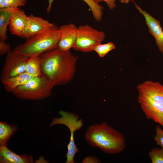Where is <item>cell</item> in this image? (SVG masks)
<instances>
[{
  "label": "cell",
  "instance_id": "1",
  "mask_svg": "<svg viewBox=\"0 0 163 163\" xmlns=\"http://www.w3.org/2000/svg\"><path fill=\"white\" fill-rule=\"evenodd\" d=\"M42 72L54 86L67 84L73 78L78 56L70 50H62L58 48L40 56Z\"/></svg>",
  "mask_w": 163,
  "mask_h": 163
},
{
  "label": "cell",
  "instance_id": "2",
  "mask_svg": "<svg viewBox=\"0 0 163 163\" xmlns=\"http://www.w3.org/2000/svg\"><path fill=\"white\" fill-rule=\"evenodd\" d=\"M92 148L97 147L105 153L115 154L126 147L125 138L120 132L108 125L106 122L89 126L85 136Z\"/></svg>",
  "mask_w": 163,
  "mask_h": 163
},
{
  "label": "cell",
  "instance_id": "3",
  "mask_svg": "<svg viewBox=\"0 0 163 163\" xmlns=\"http://www.w3.org/2000/svg\"><path fill=\"white\" fill-rule=\"evenodd\" d=\"M59 38V27L55 24L45 32L27 39L25 43L18 45L13 51L29 57L40 56L57 48Z\"/></svg>",
  "mask_w": 163,
  "mask_h": 163
},
{
  "label": "cell",
  "instance_id": "4",
  "mask_svg": "<svg viewBox=\"0 0 163 163\" xmlns=\"http://www.w3.org/2000/svg\"><path fill=\"white\" fill-rule=\"evenodd\" d=\"M54 86L49 78L42 73L40 76L34 77L18 87L12 93L21 99L40 101L50 96Z\"/></svg>",
  "mask_w": 163,
  "mask_h": 163
},
{
  "label": "cell",
  "instance_id": "5",
  "mask_svg": "<svg viewBox=\"0 0 163 163\" xmlns=\"http://www.w3.org/2000/svg\"><path fill=\"white\" fill-rule=\"evenodd\" d=\"M58 113L61 117L58 118H53L50 127V128L56 124H60L64 125L68 128L70 132V139L67 146V160L65 163H75L74 158L79 149L75 143L74 133L83 126V120L82 119H79L78 115L72 112L61 110L59 111Z\"/></svg>",
  "mask_w": 163,
  "mask_h": 163
},
{
  "label": "cell",
  "instance_id": "6",
  "mask_svg": "<svg viewBox=\"0 0 163 163\" xmlns=\"http://www.w3.org/2000/svg\"><path fill=\"white\" fill-rule=\"evenodd\" d=\"M105 37L104 33L88 24L80 25L78 27L76 38L72 48L83 52H90L94 47L101 43Z\"/></svg>",
  "mask_w": 163,
  "mask_h": 163
},
{
  "label": "cell",
  "instance_id": "7",
  "mask_svg": "<svg viewBox=\"0 0 163 163\" xmlns=\"http://www.w3.org/2000/svg\"><path fill=\"white\" fill-rule=\"evenodd\" d=\"M29 58L11 50L6 56L0 78L15 76L25 72L26 66Z\"/></svg>",
  "mask_w": 163,
  "mask_h": 163
},
{
  "label": "cell",
  "instance_id": "8",
  "mask_svg": "<svg viewBox=\"0 0 163 163\" xmlns=\"http://www.w3.org/2000/svg\"><path fill=\"white\" fill-rule=\"evenodd\" d=\"M137 100L146 118L163 127V105L139 94Z\"/></svg>",
  "mask_w": 163,
  "mask_h": 163
},
{
  "label": "cell",
  "instance_id": "9",
  "mask_svg": "<svg viewBox=\"0 0 163 163\" xmlns=\"http://www.w3.org/2000/svg\"><path fill=\"white\" fill-rule=\"evenodd\" d=\"M55 25L43 18L33 14L27 16L24 31L25 38L27 39L47 30Z\"/></svg>",
  "mask_w": 163,
  "mask_h": 163
},
{
  "label": "cell",
  "instance_id": "10",
  "mask_svg": "<svg viewBox=\"0 0 163 163\" xmlns=\"http://www.w3.org/2000/svg\"><path fill=\"white\" fill-rule=\"evenodd\" d=\"M78 27L72 23L62 25L59 27L60 38L58 48L67 51L72 48L76 41Z\"/></svg>",
  "mask_w": 163,
  "mask_h": 163
},
{
  "label": "cell",
  "instance_id": "11",
  "mask_svg": "<svg viewBox=\"0 0 163 163\" xmlns=\"http://www.w3.org/2000/svg\"><path fill=\"white\" fill-rule=\"evenodd\" d=\"M134 3L136 8L144 17L149 32L155 38L159 51L163 53V31L160 22Z\"/></svg>",
  "mask_w": 163,
  "mask_h": 163
},
{
  "label": "cell",
  "instance_id": "12",
  "mask_svg": "<svg viewBox=\"0 0 163 163\" xmlns=\"http://www.w3.org/2000/svg\"><path fill=\"white\" fill-rule=\"evenodd\" d=\"M139 94L163 105V85L158 82L147 80L137 86Z\"/></svg>",
  "mask_w": 163,
  "mask_h": 163
},
{
  "label": "cell",
  "instance_id": "13",
  "mask_svg": "<svg viewBox=\"0 0 163 163\" xmlns=\"http://www.w3.org/2000/svg\"><path fill=\"white\" fill-rule=\"evenodd\" d=\"M27 16L20 8L15 9L11 14L9 24V29L13 35L25 38L24 31Z\"/></svg>",
  "mask_w": 163,
  "mask_h": 163
},
{
  "label": "cell",
  "instance_id": "14",
  "mask_svg": "<svg viewBox=\"0 0 163 163\" xmlns=\"http://www.w3.org/2000/svg\"><path fill=\"white\" fill-rule=\"evenodd\" d=\"M34 159L31 155L17 154L7 146L0 145V163H32Z\"/></svg>",
  "mask_w": 163,
  "mask_h": 163
},
{
  "label": "cell",
  "instance_id": "15",
  "mask_svg": "<svg viewBox=\"0 0 163 163\" xmlns=\"http://www.w3.org/2000/svg\"><path fill=\"white\" fill-rule=\"evenodd\" d=\"M34 77L33 76L24 72L15 76L0 79L5 90L12 93L18 87L25 84Z\"/></svg>",
  "mask_w": 163,
  "mask_h": 163
},
{
  "label": "cell",
  "instance_id": "16",
  "mask_svg": "<svg viewBox=\"0 0 163 163\" xmlns=\"http://www.w3.org/2000/svg\"><path fill=\"white\" fill-rule=\"evenodd\" d=\"M16 8L6 7L0 8V40L5 41L7 39V26L12 13Z\"/></svg>",
  "mask_w": 163,
  "mask_h": 163
},
{
  "label": "cell",
  "instance_id": "17",
  "mask_svg": "<svg viewBox=\"0 0 163 163\" xmlns=\"http://www.w3.org/2000/svg\"><path fill=\"white\" fill-rule=\"evenodd\" d=\"M18 130L16 126L0 121V145L7 146L10 138Z\"/></svg>",
  "mask_w": 163,
  "mask_h": 163
},
{
  "label": "cell",
  "instance_id": "18",
  "mask_svg": "<svg viewBox=\"0 0 163 163\" xmlns=\"http://www.w3.org/2000/svg\"><path fill=\"white\" fill-rule=\"evenodd\" d=\"M89 7L92 14L95 20L98 22L102 19L104 7L93 0H82ZM54 0H48V4L46 8L47 13L50 12Z\"/></svg>",
  "mask_w": 163,
  "mask_h": 163
},
{
  "label": "cell",
  "instance_id": "19",
  "mask_svg": "<svg viewBox=\"0 0 163 163\" xmlns=\"http://www.w3.org/2000/svg\"><path fill=\"white\" fill-rule=\"evenodd\" d=\"M25 72L34 77L41 75V64L40 56L29 57L26 64Z\"/></svg>",
  "mask_w": 163,
  "mask_h": 163
},
{
  "label": "cell",
  "instance_id": "20",
  "mask_svg": "<svg viewBox=\"0 0 163 163\" xmlns=\"http://www.w3.org/2000/svg\"><path fill=\"white\" fill-rule=\"evenodd\" d=\"M115 48L114 44L111 42L106 43L99 44L95 46L93 50L96 52L101 57H104L107 53Z\"/></svg>",
  "mask_w": 163,
  "mask_h": 163
},
{
  "label": "cell",
  "instance_id": "21",
  "mask_svg": "<svg viewBox=\"0 0 163 163\" xmlns=\"http://www.w3.org/2000/svg\"><path fill=\"white\" fill-rule=\"evenodd\" d=\"M152 163H163V148L156 147L152 149L149 153Z\"/></svg>",
  "mask_w": 163,
  "mask_h": 163
},
{
  "label": "cell",
  "instance_id": "22",
  "mask_svg": "<svg viewBox=\"0 0 163 163\" xmlns=\"http://www.w3.org/2000/svg\"><path fill=\"white\" fill-rule=\"evenodd\" d=\"M28 0H4L0 4V8L6 7L20 8L26 4Z\"/></svg>",
  "mask_w": 163,
  "mask_h": 163
},
{
  "label": "cell",
  "instance_id": "23",
  "mask_svg": "<svg viewBox=\"0 0 163 163\" xmlns=\"http://www.w3.org/2000/svg\"><path fill=\"white\" fill-rule=\"evenodd\" d=\"M154 140L158 145L163 148V130L160 125L155 127V135Z\"/></svg>",
  "mask_w": 163,
  "mask_h": 163
},
{
  "label": "cell",
  "instance_id": "24",
  "mask_svg": "<svg viewBox=\"0 0 163 163\" xmlns=\"http://www.w3.org/2000/svg\"><path fill=\"white\" fill-rule=\"evenodd\" d=\"M5 41L0 40V55L3 56L7 54L11 50V46Z\"/></svg>",
  "mask_w": 163,
  "mask_h": 163
},
{
  "label": "cell",
  "instance_id": "25",
  "mask_svg": "<svg viewBox=\"0 0 163 163\" xmlns=\"http://www.w3.org/2000/svg\"><path fill=\"white\" fill-rule=\"evenodd\" d=\"M97 4L104 1L106 3L109 8L110 9H113L116 7L115 4L116 0H93Z\"/></svg>",
  "mask_w": 163,
  "mask_h": 163
},
{
  "label": "cell",
  "instance_id": "26",
  "mask_svg": "<svg viewBox=\"0 0 163 163\" xmlns=\"http://www.w3.org/2000/svg\"><path fill=\"white\" fill-rule=\"evenodd\" d=\"M82 163H99L101 162L94 156H89L85 158L82 161Z\"/></svg>",
  "mask_w": 163,
  "mask_h": 163
},
{
  "label": "cell",
  "instance_id": "27",
  "mask_svg": "<svg viewBox=\"0 0 163 163\" xmlns=\"http://www.w3.org/2000/svg\"><path fill=\"white\" fill-rule=\"evenodd\" d=\"M122 3L127 4L129 3L130 1H133V0H119Z\"/></svg>",
  "mask_w": 163,
  "mask_h": 163
},
{
  "label": "cell",
  "instance_id": "28",
  "mask_svg": "<svg viewBox=\"0 0 163 163\" xmlns=\"http://www.w3.org/2000/svg\"><path fill=\"white\" fill-rule=\"evenodd\" d=\"M4 0H0V4L2 3Z\"/></svg>",
  "mask_w": 163,
  "mask_h": 163
}]
</instances>
